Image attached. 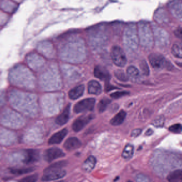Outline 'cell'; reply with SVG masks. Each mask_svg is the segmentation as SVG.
I'll return each mask as SVG.
<instances>
[{"label":"cell","instance_id":"cell-1","mask_svg":"<svg viewBox=\"0 0 182 182\" xmlns=\"http://www.w3.org/2000/svg\"><path fill=\"white\" fill-rule=\"evenodd\" d=\"M65 164V162H59L53 164L44 170V174L42 177V180L50 181L61 179L66 175V171L62 169Z\"/></svg>","mask_w":182,"mask_h":182},{"label":"cell","instance_id":"cell-2","mask_svg":"<svg viewBox=\"0 0 182 182\" xmlns=\"http://www.w3.org/2000/svg\"><path fill=\"white\" fill-rule=\"evenodd\" d=\"M111 55L112 60L115 65L120 68L126 66L127 59L125 53L120 47L113 46L112 48Z\"/></svg>","mask_w":182,"mask_h":182},{"label":"cell","instance_id":"cell-3","mask_svg":"<svg viewBox=\"0 0 182 182\" xmlns=\"http://www.w3.org/2000/svg\"><path fill=\"white\" fill-rule=\"evenodd\" d=\"M149 63L155 69L169 68V63L167 61L165 57L159 53H152L149 56Z\"/></svg>","mask_w":182,"mask_h":182},{"label":"cell","instance_id":"cell-4","mask_svg":"<svg viewBox=\"0 0 182 182\" xmlns=\"http://www.w3.org/2000/svg\"><path fill=\"white\" fill-rule=\"evenodd\" d=\"M96 100L94 98L84 99L77 103L73 108L75 113H82L84 112L91 111L95 107Z\"/></svg>","mask_w":182,"mask_h":182},{"label":"cell","instance_id":"cell-5","mask_svg":"<svg viewBox=\"0 0 182 182\" xmlns=\"http://www.w3.org/2000/svg\"><path fill=\"white\" fill-rule=\"evenodd\" d=\"M94 118L93 114L83 115L78 117L72 124V129L75 132H78L83 129Z\"/></svg>","mask_w":182,"mask_h":182},{"label":"cell","instance_id":"cell-6","mask_svg":"<svg viewBox=\"0 0 182 182\" xmlns=\"http://www.w3.org/2000/svg\"><path fill=\"white\" fill-rule=\"evenodd\" d=\"M65 153L62 149L57 148H52L47 149L44 154V158L46 161L51 162L52 161L65 156Z\"/></svg>","mask_w":182,"mask_h":182},{"label":"cell","instance_id":"cell-7","mask_svg":"<svg viewBox=\"0 0 182 182\" xmlns=\"http://www.w3.org/2000/svg\"><path fill=\"white\" fill-rule=\"evenodd\" d=\"M94 75L96 78L104 81H108L111 78V75L108 69L102 66L97 65L95 67Z\"/></svg>","mask_w":182,"mask_h":182},{"label":"cell","instance_id":"cell-8","mask_svg":"<svg viewBox=\"0 0 182 182\" xmlns=\"http://www.w3.org/2000/svg\"><path fill=\"white\" fill-rule=\"evenodd\" d=\"M40 158V155L38 151L35 149H27L25 152V155L24 158V163L26 164H33L37 162Z\"/></svg>","mask_w":182,"mask_h":182},{"label":"cell","instance_id":"cell-9","mask_svg":"<svg viewBox=\"0 0 182 182\" xmlns=\"http://www.w3.org/2000/svg\"><path fill=\"white\" fill-rule=\"evenodd\" d=\"M81 142L76 137L68 139L64 143V147L68 151H72L81 147Z\"/></svg>","mask_w":182,"mask_h":182},{"label":"cell","instance_id":"cell-10","mask_svg":"<svg viewBox=\"0 0 182 182\" xmlns=\"http://www.w3.org/2000/svg\"><path fill=\"white\" fill-rule=\"evenodd\" d=\"M68 133V130L65 128L57 132L49 139L48 143L49 145L59 144L64 139Z\"/></svg>","mask_w":182,"mask_h":182},{"label":"cell","instance_id":"cell-11","mask_svg":"<svg viewBox=\"0 0 182 182\" xmlns=\"http://www.w3.org/2000/svg\"><path fill=\"white\" fill-rule=\"evenodd\" d=\"M71 105L68 104L64 109L63 112L56 119V122L59 126H63L68 122L69 120Z\"/></svg>","mask_w":182,"mask_h":182},{"label":"cell","instance_id":"cell-12","mask_svg":"<svg viewBox=\"0 0 182 182\" xmlns=\"http://www.w3.org/2000/svg\"><path fill=\"white\" fill-rule=\"evenodd\" d=\"M88 91L91 95H100L102 93V87L97 81L91 80L88 84Z\"/></svg>","mask_w":182,"mask_h":182},{"label":"cell","instance_id":"cell-13","mask_svg":"<svg viewBox=\"0 0 182 182\" xmlns=\"http://www.w3.org/2000/svg\"><path fill=\"white\" fill-rule=\"evenodd\" d=\"M84 91V85L77 86L69 91L68 96L69 99L72 100H75L83 95Z\"/></svg>","mask_w":182,"mask_h":182},{"label":"cell","instance_id":"cell-14","mask_svg":"<svg viewBox=\"0 0 182 182\" xmlns=\"http://www.w3.org/2000/svg\"><path fill=\"white\" fill-rule=\"evenodd\" d=\"M97 160L96 158L93 156H90L84 162L82 165V169L86 172H90L95 168Z\"/></svg>","mask_w":182,"mask_h":182},{"label":"cell","instance_id":"cell-15","mask_svg":"<svg viewBox=\"0 0 182 182\" xmlns=\"http://www.w3.org/2000/svg\"><path fill=\"white\" fill-rule=\"evenodd\" d=\"M126 115L127 113L126 112L124 111L123 110L120 111L112 119L110 123L113 126H117L120 125L126 118Z\"/></svg>","mask_w":182,"mask_h":182},{"label":"cell","instance_id":"cell-16","mask_svg":"<svg viewBox=\"0 0 182 182\" xmlns=\"http://www.w3.org/2000/svg\"><path fill=\"white\" fill-rule=\"evenodd\" d=\"M167 179L170 182H182V171L180 170H175L170 173L167 177Z\"/></svg>","mask_w":182,"mask_h":182},{"label":"cell","instance_id":"cell-17","mask_svg":"<svg viewBox=\"0 0 182 182\" xmlns=\"http://www.w3.org/2000/svg\"><path fill=\"white\" fill-rule=\"evenodd\" d=\"M34 170V168H11L10 171L13 174L17 175H23L26 173H30Z\"/></svg>","mask_w":182,"mask_h":182},{"label":"cell","instance_id":"cell-18","mask_svg":"<svg viewBox=\"0 0 182 182\" xmlns=\"http://www.w3.org/2000/svg\"><path fill=\"white\" fill-rule=\"evenodd\" d=\"M134 146L131 144H128L122 152V157L124 159L131 158L134 154Z\"/></svg>","mask_w":182,"mask_h":182},{"label":"cell","instance_id":"cell-19","mask_svg":"<svg viewBox=\"0 0 182 182\" xmlns=\"http://www.w3.org/2000/svg\"><path fill=\"white\" fill-rule=\"evenodd\" d=\"M111 102V100L106 97L100 100V102H99L98 106H97V109H98L99 112V113L103 112L106 109L108 106L109 105Z\"/></svg>","mask_w":182,"mask_h":182},{"label":"cell","instance_id":"cell-20","mask_svg":"<svg viewBox=\"0 0 182 182\" xmlns=\"http://www.w3.org/2000/svg\"><path fill=\"white\" fill-rule=\"evenodd\" d=\"M127 74L128 76L133 78H137L139 75V69L134 66H130L127 69Z\"/></svg>","mask_w":182,"mask_h":182},{"label":"cell","instance_id":"cell-21","mask_svg":"<svg viewBox=\"0 0 182 182\" xmlns=\"http://www.w3.org/2000/svg\"><path fill=\"white\" fill-rule=\"evenodd\" d=\"M115 77H116L119 80L123 82H126L128 81V76L124 72V71L121 69H117L114 71Z\"/></svg>","mask_w":182,"mask_h":182},{"label":"cell","instance_id":"cell-22","mask_svg":"<svg viewBox=\"0 0 182 182\" xmlns=\"http://www.w3.org/2000/svg\"><path fill=\"white\" fill-rule=\"evenodd\" d=\"M171 53L174 56L178 58L181 59L182 58V51L181 46L177 44H175L173 45L171 49Z\"/></svg>","mask_w":182,"mask_h":182},{"label":"cell","instance_id":"cell-23","mask_svg":"<svg viewBox=\"0 0 182 182\" xmlns=\"http://www.w3.org/2000/svg\"><path fill=\"white\" fill-rule=\"evenodd\" d=\"M164 124V118L163 116H159L155 119L152 124L157 127H162Z\"/></svg>","mask_w":182,"mask_h":182},{"label":"cell","instance_id":"cell-24","mask_svg":"<svg viewBox=\"0 0 182 182\" xmlns=\"http://www.w3.org/2000/svg\"><path fill=\"white\" fill-rule=\"evenodd\" d=\"M169 130L174 133H180L182 131V126L179 124H175L169 128Z\"/></svg>","mask_w":182,"mask_h":182},{"label":"cell","instance_id":"cell-25","mask_svg":"<svg viewBox=\"0 0 182 182\" xmlns=\"http://www.w3.org/2000/svg\"><path fill=\"white\" fill-rule=\"evenodd\" d=\"M140 68L142 69V72L144 75H145L146 76L149 75V68L147 63L145 60L143 61L142 63L140 64Z\"/></svg>","mask_w":182,"mask_h":182},{"label":"cell","instance_id":"cell-26","mask_svg":"<svg viewBox=\"0 0 182 182\" xmlns=\"http://www.w3.org/2000/svg\"><path fill=\"white\" fill-rule=\"evenodd\" d=\"M128 94H129V93L127 92V91H118V92H115V93L112 94L111 95V97L113 99H118L128 95Z\"/></svg>","mask_w":182,"mask_h":182},{"label":"cell","instance_id":"cell-27","mask_svg":"<svg viewBox=\"0 0 182 182\" xmlns=\"http://www.w3.org/2000/svg\"><path fill=\"white\" fill-rule=\"evenodd\" d=\"M38 179V175H33L31 176H28L26 177H25L24 179H22L20 181L24 182H33L37 181Z\"/></svg>","mask_w":182,"mask_h":182},{"label":"cell","instance_id":"cell-28","mask_svg":"<svg viewBox=\"0 0 182 182\" xmlns=\"http://www.w3.org/2000/svg\"><path fill=\"white\" fill-rule=\"evenodd\" d=\"M141 133H142V130L140 129H136L132 131V133H131V136L132 137H136L139 136Z\"/></svg>","mask_w":182,"mask_h":182},{"label":"cell","instance_id":"cell-29","mask_svg":"<svg viewBox=\"0 0 182 182\" xmlns=\"http://www.w3.org/2000/svg\"><path fill=\"white\" fill-rule=\"evenodd\" d=\"M142 179L140 181L142 182H146V181H148L149 179L147 177H146L145 175H139L137 177V180H138L139 179Z\"/></svg>","mask_w":182,"mask_h":182},{"label":"cell","instance_id":"cell-30","mask_svg":"<svg viewBox=\"0 0 182 182\" xmlns=\"http://www.w3.org/2000/svg\"><path fill=\"white\" fill-rule=\"evenodd\" d=\"M175 33L177 37L179 38H181V35H182V28H181L179 27V28H178L175 31Z\"/></svg>","mask_w":182,"mask_h":182},{"label":"cell","instance_id":"cell-31","mask_svg":"<svg viewBox=\"0 0 182 182\" xmlns=\"http://www.w3.org/2000/svg\"><path fill=\"white\" fill-rule=\"evenodd\" d=\"M152 134H153V130H152L151 129H148L145 133L146 135H147V136H150V135H151Z\"/></svg>","mask_w":182,"mask_h":182}]
</instances>
